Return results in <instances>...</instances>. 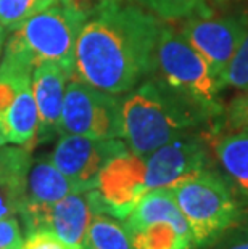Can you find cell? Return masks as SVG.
Here are the masks:
<instances>
[{"label": "cell", "mask_w": 248, "mask_h": 249, "mask_svg": "<svg viewBox=\"0 0 248 249\" xmlns=\"http://www.w3.org/2000/svg\"><path fill=\"white\" fill-rule=\"evenodd\" d=\"M161 19L133 2L105 0L82 24L75 76L103 92L128 93L155 72Z\"/></svg>", "instance_id": "1"}, {"label": "cell", "mask_w": 248, "mask_h": 249, "mask_svg": "<svg viewBox=\"0 0 248 249\" xmlns=\"http://www.w3.org/2000/svg\"><path fill=\"white\" fill-rule=\"evenodd\" d=\"M123 140L129 151L145 156L191 132L214 129L207 109L152 74L124 93L121 102Z\"/></svg>", "instance_id": "2"}, {"label": "cell", "mask_w": 248, "mask_h": 249, "mask_svg": "<svg viewBox=\"0 0 248 249\" xmlns=\"http://www.w3.org/2000/svg\"><path fill=\"white\" fill-rule=\"evenodd\" d=\"M170 190L189 224L195 249L214 246L248 215L216 164L179 180Z\"/></svg>", "instance_id": "3"}, {"label": "cell", "mask_w": 248, "mask_h": 249, "mask_svg": "<svg viewBox=\"0 0 248 249\" xmlns=\"http://www.w3.org/2000/svg\"><path fill=\"white\" fill-rule=\"evenodd\" d=\"M168 86L203 107L214 119L211 137L218 135V125L224 111L221 79L211 70L207 60L184 39L181 31L163 26L156 47L155 72Z\"/></svg>", "instance_id": "4"}, {"label": "cell", "mask_w": 248, "mask_h": 249, "mask_svg": "<svg viewBox=\"0 0 248 249\" xmlns=\"http://www.w3.org/2000/svg\"><path fill=\"white\" fill-rule=\"evenodd\" d=\"M86 19L82 13L57 2L15 29L13 37L31 56L34 66L52 61L75 77L76 42Z\"/></svg>", "instance_id": "5"}, {"label": "cell", "mask_w": 248, "mask_h": 249, "mask_svg": "<svg viewBox=\"0 0 248 249\" xmlns=\"http://www.w3.org/2000/svg\"><path fill=\"white\" fill-rule=\"evenodd\" d=\"M123 97L71 77L63 102L60 134L92 139H123Z\"/></svg>", "instance_id": "6"}, {"label": "cell", "mask_w": 248, "mask_h": 249, "mask_svg": "<svg viewBox=\"0 0 248 249\" xmlns=\"http://www.w3.org/2000/svg\"><path fill=\"white\" fill-rule=\"evenodd\" d=\"M248 31V13H216L214 10L184 19L181 34L202 55L214 74L229 66Z\"/></svg>", "instance_id": "7"}, {"label": "cell", "mask_w": 248, "mask_h": 249, "mask_svg": "<svg viewBox=\"0 0 248 249\" xmlns=\"http://www.w3.org/2000/svg\"><path fill=\"white\" fill-rule=\"evenodd\" d=\"M145 188H170L202 169L214 166L211 135L208 132H191L156 148L144 156Z\"/></svg>", "instance_id": "8"}, {"label": "cell", "mask_w": 248, "mask_h": 249, "mask_svg": "<svg viewBox=\"0 0 248 249\" xmlns=\"http://www.w3.org/2000/svg\"><path fill=\"white\" fill-rule=\"evenodd\" d=\"M124 151H128V146L123 139H92L61 134L50 161L81 192H87L95 188L102 169Z\"/></svg>", "instance_id": "9"}, {"label": "cell", "mask_w": 248, "mask_h": 249, "mask_svg": "<svg viewBox=\"0 0 248 249\" xmlns=\"http://www.w3.org/2000/svg\"><path fill=\"white\" fill-rule=\"evenodd\" d=\"M97 213L94 190H87L68 195L47 208L21 206L18 214L23 220L24 233L49 230L71 248L84 249V238Z\"/></svg>", "instance_id": "10"}, {"label": "cell", "mask_w": 248, "mask_h": 249, "mask_svg": "<svg viewBox=\"0 0 248 249\" xmlns=\"http://www.w3.org/2000/svg\"><path fill=\"white\" fill-rule=\"evenodd\" d=\"M145 192V160L128 150L102 169L94 196L98 213L124 220Z\"/></svg>", "instance_id": "11"}, {"label": "cell", "mask_w": 248, "mask_h": 249, "mask_svg": "<svg viewBox=\"0 0 248 249\" xmlns=\"http://www.w3.org/2000/svg\"><path fill=\"white\" fill-rule=\"evenodd\" d=\"M73 77L57 63L44 61L33 70L31 87L39 114L38 142H47L60 134V121L68 81Z\"/></svg>", "instance_id": "12"}, {"label": "cell", "mask_w": 248, "mask_h": 249, "mask_svg": "<svg viewBox=\"0 0 248 249\" xmlns=\"http://www.w3.org/2000/svg\"><path fill=\"white\" fill-rule=\"evenodd\" d=\"M211 148L214 164L232 185L248 214V129L213 137Z\"/></svg>", "instance_id": "13"}, {"label": "cell", "mask_w": 248, "mask_h": 249, "mask_svg": "<svg viewBox=\"0 0 248 249\" xmlns=\"http://www.w3.org/2000/svg\"><path fill=\"white\" fill-rule=\"evenodd\" d=\"M31 162V148L0 146V219L18 215Z\"/></svg>", "instance_id": "14"}, {"label": "cell", "mask_w": 248, "mask_h": 249, "mask_svg": "<svg viewBox=\"0 0 248 249\" xmlns=\"http://www.w3.org/2000/svg\"><path fill=\"white\" fill-rule=\"evenodd\" d=\"M81 192L65 174L60 172L50 160L31 162L26 178L24 201L21 206L47 208L71 193Z\"/></svg>", "instance_id": "15"}, {"label": "cell", "mask_w": 248, "mask_h": 249, "mask_svg": "<svg viewBox=\"0 0 248 249\" xmlns=\"http://www.w3.org/2000/svg\"><path fill=\"white\" fill-rule=\"evenodd\" d=\"M38 130L39 114L34 102L33 87L29 82L19 90V93L10 107L7 116H5L2 132L7 139V143L33 148L34 143L38 142Z\"/></svg>", "instance_id": "16"}, {"label": "cell", "mask_w": 248, "mask_h": 249, "mask_svg": "<svg viewBox=\"0 0 248 249\" xmlns=\"http://www.w3.org/2000/svg\"><path fill=\"white\" fill-rule=\"evenodd\" d=\"M129 235L134 249H195L191 230L168 220L152 222Z\"/></svg>", "instance_id": "17"}, {"label": "cell", "mask_w": 248, "mask_h": 249, "mask_svg": "<svg viewBox=\"0 0 248 249\" xmlns=\"http://www.w3.org/2000/svg\"><path fill=\"white\" fill-rule=\"evenodd\" d=\"M84 249H134V246L123 222L97 213L84 238Z\"/></svg>", "instance_id": "18"}, {"label": "cell", "mask_w": 248, "mask_h": 249, "mask_svg": "<svg viewBox=\"0 0 248 249\" xmlns=\"http://www.w3.org/2000/svg\"><path fill=\"white\" fill-rule=\"evenodd\" d=\"M165 21L187 19L214 10V5L226 0H129Z\"/></svg>", "instance_id": "19"}, {"label": "cell", "mask_w": 248, "mask_h": 249, "mask_svg": "<svg viewBox=\"0 0 248 249\" xmlns=\"http://www.w3.org/2000/svg\"><path fill=\"white\" fill-rule=\"evenodd\" d=\"M57 2L58 0H0V26L7 31H15Z\"/></svg>", "instance_id": "20"}, {"label": "cell", "mask_w": 248, "mask_h": 249, "mask_svg": "<svg viewBox=\"0 0 248 249\" xmlns=\"http://www.w3.org/2000/svg\"><path fill=\"white\" fill-rule=\"evenodd\" d=\"M240 129H248V86L242 89L240 93L235 95L229 105H224L223 116L218 125V135Z\"/></svg>", "instance_id": "21"}, {"label": "cell", "mask_w": 248, "mask_h": 249, "mask_svg": "<svg viewBox=\"0 0 248 249\" xmlns=\"http://www.w3.org/2000/svg\"><path fill=\"white\" fill-rule=\"evenodd\" d=\"M221 84L224 89L234 87L237 90H242L248 86V31L229 66L221 74Z\"/></svg>", "instance_id": "22"}, {"label": "cell", "mask_w": 248, "mask_h": 249, "mask_svg": "<svg viewBox=\"0 0 248 249\" xmlns=\"http://www.w3.org/2000/svg\"><path fill=\"white\" fill-rule=\"evenodd\" d=\"M23 241V230L17 217H2L0 219V249H21Z\"/></svg>", "instance_id": "23"}, {"label": "cell", "mask_w": 248, "mask_h": 249, "mask_svg": "<svg viewBox=\"0 0 248 249\" xmlns=\"http://www.w3.org/2000/svg\"><path fill=\"white\" fill-rule=\"evenodd\" d=\"M21 249H75L49 230H36L26 233Z\"/></svg>", "instance_id": "24"}, {"label": "cell", "mask_w": 248, "mask_h": 249, "mask_svg": "<svg viewBox=\"0 0 248 249\" xmlns=\"http://www.w3.org/2000/svg\"><path fill=\"white\" fill-rule=\"evenodd\" d=\"M58 2L66 5V7H70L73 10H76V12L82 13L84 17L89 18L97 10L98 5L103 3L105 0H58Z\"/></svg>", "instance_id": "25"}, {"label": "cell", "mask_w": 248, "mask_h": 249, "mask_svg": "<svg viewBox=\"0 0 248 249\" xmlns=\"http://www.w3.org/2000/svg\"><path fill=\"white\" fill-rule=\"evenodd\" d=\"M226 249H248V231L244 235L234 238Z\"/></svg>", "instance_id": "26"}, {"label": "cell", "mask_w": 248, "mask_h": 249, "mask_svg": "<svg viewBox=\"0 0 248 249\" xmlns=\"http://www.w3.org/2000/svg\"><path fill=\"white\" fill-rule=\"evenodd\" d=\"M3 145H7V139H5L2 129H0V146H3Z\"/></svg>", "instance_id": "27"}]
</instances>
